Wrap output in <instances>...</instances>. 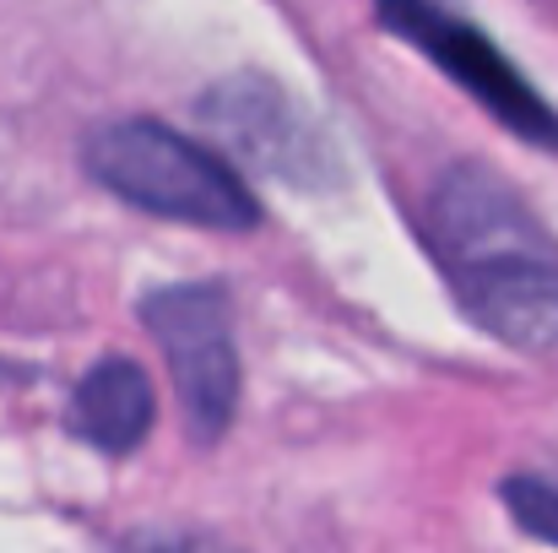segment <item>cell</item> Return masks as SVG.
Listing matches in <instances>:
<instances>
[{
	"mask_svg": "<svg viewBox=\"0 0 558 553\" xmlns=\"http://www.w3.org/2000/svg\"><path fill=\"white\" fill-rule=\"evenodd\" d=\"M153 412H158V396H153L147 369L136 359H104L76 380L65 423L82 445H93L104 456H131L147 440Z\"/></svg>",
	"mask_w": 558,
	"mask_h": 553,
	"instance_id": "6",
	"label": "cell"
},
{
	"mask_svg": "<svg viewBox=\"0 0 558 553\" xmlns=\"http://www.w3.org/2000/svg\"><path fill=\"white\" fill-rule=\"evenodd\" d=\"M201 120L233 158L255 164L271 180L299 184V190H331L342 180V158L331 136L266 76H233L211 87L201 98Z\"/></svg>",
	"mask_w": 558,
	"mask_h": 553,
	"instance_id": "5",
	"label": "cell"
},
{
	"mask_svg": "<svg viewBox=\"0 0 558 553\" xmlns=\"http://www.w3.org/2000/svg\"><path fill=\"white\" fill-rule=\"evenodd\" d=\"M428 250L488 337L521 353H558V244L494 169L456 164L434 180Z\"/></svg>",
	"mask_w": 558,
	"mask_h": 553,
	"instance_id": "1",
	"label": "cell"
},
{
	"mask_svg": "<svg viewBox=\"0 0 558 553\" xmlns=\"http://www.w3.org/2000/svg\"><path fill=\"white\" fill-rule=\"evenodd\" d=\"M82 158L93 180L136 212L217 233H250L260 223V201L239 169L158 120H114L87 136Z\"/></svg>",
	"mask_w": 558,
	"mask_h": 553,
	"instance_id": "2",
	"label": "cell"
},
{
	"mask_svg": "<svg viewBox=\"0 0 558 553\" xmlns=\"http://www.w3.org/2000/svg\"><path fill=\"white\" fill-rule=\"evenodd\" d=\"M142 326L163 348L195 445H217L239 412L233 299L222 282H174L142 299Z\"/></svg>",
	"mask_w": 558,
	"mask_h": 553,
	"instance_id": "4",
	"label": "cell"
},
{
	"mask_svg": "<svg viewBox=\"0 0 558 553\" xmlns=\"http://www.w3.org/2000/svg\"><path fill=\"white\" fill-rule=\"evenodd\" d=\"M379 27L412 44L423 60H434L472 104H483L510 136L558 153V109L521 76V65L456 5L445 0H374Z\"/></svg>",
	"mask_w": 558,
	"mask_h": 553,
	"instance_id": "3",
	"label": "cell"
},
{
	"mask_svg": "<svg viewBox=\"0 0 558 553\" xmlns=\"http://www.w3.org/2000/svg\"><path fill=\"white\" fill-rule=\"evenodd\" d=\"M120 553H239L217 538H195V532H147V538H131Z\"/></svg>",
	"mask_w": 558,
	"mask_h": 553,
	"instance_id": "8",
	"label": "cell"
},
{
	"mask_svg": "<svg viewBox=\"0 0 558 553\" xmlns=\"http://www.w3.org/2000/svg\"><path fill=\"white\" fill-rule=\"evenodd\" d=\"M499 494H505V505H510V516H515L521 532H532L537 543L558 549V483L515 472V478H505Z\"/></svg>",
	"mask_w": 558,
	"mask_h": 553,
	"instance_id": "7",
	"label": "cell"
}]
</instances>
